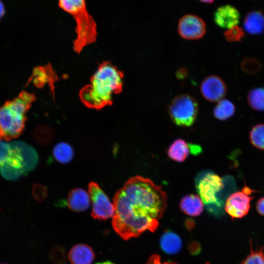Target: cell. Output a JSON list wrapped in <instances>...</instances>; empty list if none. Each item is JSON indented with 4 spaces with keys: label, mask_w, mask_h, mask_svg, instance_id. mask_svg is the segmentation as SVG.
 I'll use <instances>...</instances> for the list:
<instances>
[{
    "label": "cell",
    "mask_w": 264,
    "mask_h": 264,
    "mask_svg": "<svg viewBox=\"0 0 264 264\" xmlns=\"http://www.w3.org/2000/svg\"><path fill=\"white\" fill-rule=\"evenodd\" d=\"M167 197L161 187L140 176L130 178L113 197L112 225L124 240L154 232L167 207Z\"/></svg>",
    "instance_id": "obj_1"
},
{
    "label": "cell",
    "mask_w": 264,
    "mask_h": 264,
    "mask_svg": "<svg viewBox=\"0 0 264 264\" xmlns=\"http://www.w3.org/2000/svg\"><path fill=\"white\" fill-rule=\"evenodd\" d=\"M124 75L110 62L101 64L90 84L80 91L81 101L88 108L100 110L112 103L113 94L122 92Z\"/></svg>",
    "instance_id": "obj_2"
},
{
    "label": "cell",
    "mask_w": 264,
    "mask_h": 264,
    "mask_svg": "<svg viewBox=\"0 0 264 264\" xmlns=\"http://www.w3.org/2000/svg\"><path fill=\"white\" fill-rule=\"evenodd\" d=\"M35 99L33 93L22 91L0 108V130L2 138L8 141L21 134L24 129L26 113Z\"/></svg>",
    "instance_id": "obj_3"
},
{
    "label": "cell",
    "mask_w": 264,
    "mask_h": 264,
    "mask_svg": "<svg viewBox=\"0 0 264 264\" xmlns=\"http://www.w3.org/2000/svg\"><path fill=\"white\" fill-rule=\"evenodd\" d=\"M58 6L71 15L76 22V38L73 41V49L79 53L96 41V22L87 9L86 0H58Z\"/></svg>",
    "instance_id": "obj_4"
},
{
    "label": "cell",
    "mask_w": 264,
    "mask_h": 264,
    "mask_svg": "<svg viewBox=\"0 0 264 264\" xmlns=\"http://www.w3.org/2000/svg\"><path fill=\"white\" fill-rule=\"evenodd\" d=\"M224 186L222 179L210 171L201 172L196 179V187L198 196L211 213L220 214L219 209L222 203L219 196Z\"/></svg>",
    "instance_id": "obj_5"
},
{
    "label": "cell",
    "mask_w": 264,
    "mask_h": 264,
    "mask_svg": "<svg viewBox=\"0 0 264 264\" xmlns=\"http://www.w3.org/2000/svg\"><path fill=\"white\" fill-rule=\"evenodd\" d=\"M198 109V104L194 98L183 94L173 100L169 112L171 119L176 124L179 126L189 127L196 119Z\"/></svg>",
    "instance_id": "obj_6"
},
{
    "label": "cell",
    "mask_w": 264,
    "mask_h": 264,
    "mask_svg": "<svg viewBox=\"0 0 264 264\" xmlns=\"http://www.w3.org/2000/svg\"><path fill=\"white\" fill-rule=\"evenodd\" d=\"M88 192L92 204L91 215L98 220H107L113 217L114 207L109 197L99 185L94 182L88 184Z\"/></svg>",
    "instance_id": "obj_7"
},
{
    "label": "cell",
    "mask_w": 264,
    "mask_h": 264,
    "mask_svg": "<svg viewBox=\"0 0 264 264\" xmlns=\"http://www.w3.org/2000/svg\"><path fill=\"white\" fill-rule=\"evenodd\" d=\"M253 190L244 186L241 191L231 194L226 199L224 204L226 212L233 219H240L248 213L250 202L253 198L251 196Z\"/></svg>",
    "instance_id": "obj_8"
},
{
    "label": "cell",
    "mask_w": 264,
    "mask_h": 264,
    "mask_svg": "<svg viewBox=\"0 0 264 264\" xmlns=\"http://www.w3.org/2000/svg\"><path fill=\"white\" fill-rule=\"evenodd\" d=\"M178 32L182 38L189 40H195L202 38L206 32L204 21L197 15L187 14L178 21Z\"/></svg>",
    "instance_id": "obj_9"
},
{
    "label": "cell",
    "mask_w": 264,
    "mask_h": 264,
    "mask_svg": "<svg viewBox=\"0 0 264 264\" xmlns=\"http://www.w3.org/2000/svg\"><path fill=\"white\" fill-rule=\"evenodd\" d=\"M200 89L204 98L212 102L222 99L227 92L225 83L216 75H210L205 78L201 84Z\"/></svg>",
    "instance_id": "obj_10"
},
{
    "label": "cell",
    "mask_w": 264,
    "mask_h": 264,
    "mask_svg": "<svg viewBox=\"0 0 264 264\" xmlns=\"http://www.w3.org/2000/svg\"><path fill=\"white\" fill-rule=\"evenodd\" d=\"M240 14L234 6L226 4L218 7L214 14V20L217 25L230 28L239 22Z\"/></svg>",
    "instance_id": "obj_11"
},
{
    "label": "cell",
    "mask_w": 264,
    "mask_h": 264,
    "mask_svg": "<svg viewBox=\"0 0 264 264\" xmlns=\"http://www.w3.org/2000/svg\"><path fill=\"white\" fill-rule=\"evenodd\" d=\"M0 166H8L21 169L22 160L13 143L0 141Z\"/></svg>",
    "instance_id": "obj_12"
},
{
    "label": "cell",
    "mask_w": 264,
    "mask_h": 264,
    "mask_svg": "<svg viewBox=\"0 0 264 264\" xmlns=\"http://www.w3.org/2000/svg\"><path fill=\"white\" fill-rule=\"evenodd\" d=\"M68 258L72 264H91L94 260L95 254L89 246L78 244L71 248Z\"/></svg>",
    "instance_id": "obj_13"
},
{
    "label": "cell",
    "mask_w": 264,
    "mask_h": 264,
    "mask_svg": "<svg viewBox=\"0 0 264 264\" xmlns=\"http://www.w3.org/2000/svg\"><path fill=\"white\" fill-rule=\"evenodd\" d=\"M90 201L89 194L83 189L78 188L72 190L67 199L69 208L77 212L87 210L90 205Z\"/></svg>",
    "instance_id": "obj_14"
},
{
    "label": "cell",
    "mask_w": 264,
    "mask_h": 264,
    "mask_svg": "<svg viewBox=\"0 0 264 264\" xmlns=\"http://www.w3.org/2000/svg\"><path fill=\"white\" fill-rule=\"evenodd\" d=\"M245 30L251 35H261L264 32V15L258 10L252 11L245 16L243 22Z\"/></svg>",
    "instance_id": "obj_15"
},
{
    "label": "cell",
    "mask_w": 264,
    "mask_h": 264,
    "mask_svg": "<svg viewBox=\"0 0 264 264\" xmlns=\"http://www.w3.org/2000/svg\"><path fill=\"white\" fill-rule=\"evenodd\" d=\"M204 203L200 197L196 194H189L183 197L180 202L181 210L186 215L196 217L203 210Z\"/></svg>",
    "instance_id": "obj_16"
},
{
    "label": "cell",
    "mask_w": 264,
    "mask_h": 264,
    "mask_svg": "<svg viewBox=\"0 0 264 264\" xmlns=\"http://www.w3.org/2000/svg\"><path fill=\"white\" fill-rule=\"evenodd\" d=\"M57 75L53 72L50 65L39 66L35 68L32 75L30 79V82L38 87L43 86L47 83L50 84L53 89V84L56 80Z\"/></svg>",
    "instance_id": "obj_17"
},
{
    "label": "cell",
    "mask_w": 264,
    "mask_h": 264,
    "mask_svg": "<svg viewBox=\"0 0 264 264\" xmlns=\"http://www.w3.org/2000/svg\"><path fill=\"white\" fill-rule=\"evenodd\" d=\"M159 242L162 250L170 255L178 253L182 245L180 237L175 233L170 231H167L162 234Z\"/></svg>",
    "instance_id": "obj_18"
},
{
    "label": "cell",
    "mask_w": 264,
    "mask_h": 264,
    "mask_svg": "<svg viewBox=\"0 0 264 264\" xmlns=\"http://www.w3.org/2000/svg\"><path fill=\"white\" fill-rule=\"evenodd\" d=\"M190 152V144L182 139H177L170 145L167 154L172 160L183 162L188 157Z\"/></svg>",
    "instance_id": "obj_19"
},
{
    "label": "cell",
    "mask_w": 264,
    "mask_h": 264,
    "mask_svg": "<svg viewBox=\"0 0 264 264\" xmlns=\"http://www.w3.org/2000/svg\"><path fill=\"white\" fill-rule=\"evenodd\" d=\"M236 107L230 100L222 99L218 102L213 113L214 116L221 121H225L231 117L235 113Z\"/></svg>",
    "instance_id": "obj_20"
},
{
    "label": "cell",
    "mask_w": 264,
    "mask_h": 264,
    "mask_svg": "<svg viewBox=\"0 0 264 264\" xmlns=\"http://www.w3.org/2000/svg\"><path fill=\"white\" fill-rule=\"evenodd\" d=\"M53 154L56 160L61 163H67L73 157L74 152L72 147L66 142L56 144L53 150Z\"/></svg>",
    "instance_id": "obj_21"
},
{
    "label": "cell",
    "mask_w": 264,
    "mask_h": 264,
    "mask_svg": "<svg viewBox=\"0 0 264 264\" xmlns=\"http://www.w3.org/2000/svg\"><path fill=\"white\" fill-rule=\"evenodd\" d=\"M247 99L252 109L258 111H264V88L251 89L248 93Z\"/></svg>",
    "instance_id": "obj_22"
},
{
    "label": "cell",
    "mask_w": 264,
    "mask_h": 264,
    "mask_svg": "<svg viewBox=\"0 0 264 264\" xmlns=\"http://www.w3.org/2000/svg\"><path fill=\"white\" fill-rule=\"evenodd\" d=\"M249 139L254 147L264 150V124H259L252 127L250 132Z\"/></svg>",
    "instance_id": "obj_23"
},
{
    "label": "cell",
    "mask_w": 264,
    "mask_h": 264,
    "mask_svg": "<svg viewBox=\"0 0 264 264\" xmlns=\"http://www.w3.org/2000/svg\"><path fill=\"white\" fill-rule=\"evenodd\" d=\"M242 70L249 75H254L259 73L262 69L261 62L254 57L245 58L241 62Z\"/></svg>",
    "instance_id": "obj_24"
},
{
    "label": "cell",
    "mask_w": 264,
    "mask_h": 264,
    "mask_svg": "<svg viewBox=\"0 0 264 264\" xmlns=\"http://www.w3.org/2000/svg\"><path fill=\"white\" fill-rule=\"evenodd\" d=\"M49 257L53 264H64L66 261V249L61 246L56 245L50 250Z\"/></svg>",
    "instance_id": "obj_25"
},
{
    "label": "cell",
    "mask_w": 264,
    "mask_h": 264,
    "mask_svg": "<svg viewBox=\"0 0 264 264\" xmlns=\"http://www.w3.org/2000/svg\"><path fill=\"white\" fill-rule=\"evenodd\" d=\"M225 39L228 42H236L241 41L244 37L243 29L237 25L229 28L223 33Z\"/></svg>",
    "instance_id": "obj_26"
},
{
    "label": "cell",
    "mask_w": 264,
    "mask_h": 264,
    "mask_svg": "<svg viewBox=\"0 0 264 264\" xmlns=\"http://www.w3.org/2000/svg\"><path fill=\"white\" fill-rule=\"evenodd\" d=\"M240 264H264L263 249L252 250Z\"/></svg>",
    "instance_id": "obj_27"
},
{
    "label": "cell",
    "mask_w": 264,
    "mask_h": 264,
    "mask_svg": "<svg viewBox=\"0 0 264 264\" xmlns=\"http://www.w3.org/2000/svg\"><path fill=\"white\" fill-rule=\"evenodd\" d=\"M47 193L45 187L40 184H36L33 188V195L34 198L39 201L44 200Z\"/></svg>",
    "instance_id": "obj_28"
},
{
    "label": "cell",
    "mask_w": 264,
    "mask_h": 264,
    "mask_svg": "<svg viewBox=\"0 0 264 264\" xmlns=\"http://www.w3.org/2000/svg\"><path fill=\"white\" fill-rule=\"evenodd\" d=\"M146 264H177L174 262H165L162 263L161 262L160 256L158 254H153L150 257Z\"/></svg>",
    "instance_id": "obj_29"
},
{
    "label": "cell",
    "mask_w": 264,
    "mask_h": 264,
    "mask_svg": "<svg viewBox=\"0 0 264 264\" xmlns=\"http://www.w3.org/2000/svg\"><path fill=\"white\" fill-rule=\"evenodd\" d=\"M188 250L192 255H197L201 251V246L198 242L193 241L188 245Z\"/></svg>",
    "instance_id": "obj_30"
},
{
    "label": "cell",
    "mask_w": 264,
    "mask_h": 264,
    "mask_svg": "<svg viewBox=\"0 0 264 264\" xmlns=\"http://www.w3.org/2000/svg\"><path fill=\"white\" fill-rule=\"evenodd\" d=\"M256 209L261 215L264 216V197L260 198L256 203Z\"/></svg>",
    "instance_id": "obj_31"
},
{
    "label": "cell",
    "mask_w": 264,
    "mask_h": 264,
    "mask_svg": "<svg viewBox=\"0 0 264 264\" xmlns=\"http://www.w3.org/2000/svg\"><path fill=\"white\" fill-rule=\"evenodd\" d=\"M5 13V8L2 1L0 0V20L3 17Z\"/></svg>",
    "instance_id": "obj_32"
},
{
    "label": "cell",
    "mask_w": 264,
    "mask_h": 264,
    "mask_svg": "<svg viewBox=\"0 0 264 264\" xmlns=\"http://www.w3.org/2000/svg\"><path fill=\"white\" fill-rule=\"evenodd\" d=\"M194 222L190 221V220L187 221L186 223V227L188 229H192L194 227Z\"/></svg>",
    "instance_id": "obj_33"
},
{
    "label": "cell",
    "mask_w": 264,
    "mask_h": 264,
    "mask_svg": "<svg viewBox=\"0 0 264 264\" xmlns=\"http://www.w3.org/2000/svg\"><path fill=\"white\" fill-rule=\"evenodd\" d=\"M95 264H115L110 261H106L104 262H98Z\"/></svg>",
    "instance_id": "obj_34"
},
{
    "label": "cell",
    "mask_w": 264,
    "mask_h": 264,
    "mask_svg": "<svg viewBox=\"0 0 264 264\" xmlns=\"http://www.w3.org/2000/svg\"><path fill=\"white\" fill-rule=\"evenodd\" d=\"M201 2L206 3H212L214 0H199Z\"/></svg>",
    "instance_id": "obj_35"
},
{
    "label": "cell",
    "mask_w": 264,
    "mask_h": 264,
    "mask_svg": "<svg viewBox=\"0 0 264 264\" xmlns=\"http://www.w3.org/2000/svg\"><path fill=\"white\" fill-rule=\"evenodd\" d=\"M2 135H1V131H0V139L2 138Z\"/></svg>",
    "instance_id": "obj_36"
},
{
    "label": "cell",
    "mask_w": 264,
    "mask_h": 264,
    "mask_svg": "<svg viewBox=\"0 0 264 264\" xmlns=\"http://www.w3.org/2000/svg\"></svg>",
    "instance_id": "obj_37"
}]
</instances>
